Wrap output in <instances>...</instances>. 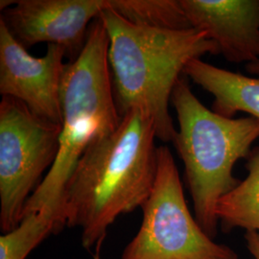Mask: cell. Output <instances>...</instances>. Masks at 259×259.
Here are the masks:
<instances>
[{"label":"cell","instance_id":"6da1fadb","mask_svg":"<svg viewBox=\"0 0 259 259\" xmlns=\"http://www.w3.org/2000/svg\"><path fill=\"white\" fill-rule=\"evenodd\" d=\"M154 123L138 109L118 127L84 151L65 186L60 219L63 229L79 228L83 248L98 246L109 227L148 200L157 172Z\"/></svg>","mask_w":259,"mask_h":259},{"label":"cell","instance_id":"7a4b0ae2","mask_svg":"<svg viewBox=\"0 0 259 259\" xmlns=\"http://www.w3.org/2000/svg\"><path fill=\"white\" fill-rule=\"evenodd\" d=\"M109 37L108 61L114 99L121 117L133 109L154 123L157 139L176 138L169 103L187 64L219 54L204 31L163 30L133 24L111 9L100 15Z\"/></svg>","mask_w":259,"mask_h":259},{"label":"cell","instance_id":"3957f363","mask_svg":"<svg viewBox=\"0 0 259 259\" xmlns=\"http://www.w3.org/2000/svg\"><path fill=\"white\" fill-rule=\"evenodd\" d=\"M108 49L109 37L99 16L90 26L81 54L65 65L59 152L23 213V217L33 213L51 217L57 232L63 230L62 199L77 163L93 141L116 129L122 118L114 99Z\"/></svg>","mask_w":259,"mask_h":259},{"label":"cell","instance_id":"277c9868","mask_svg":"<svg viewBox=\"0 0 259 259\" xmlns=\"http://www.w3.org/2000/svg\"><path fill=\"white\" fill-rule=\"evenodd\" d=\"M170 103L179 123L172 143L185 164L195 218L213 238L219 225L217 204L240 182L233 176V168L239 159L249 157L259 139V119L227 118L207 109L185 75L176 83Z\"/></svg>","mask_w":259,"mask_h":259},{"label":"cell","instance_id":"5b68a950","mask_svg":"<svg viewBox=\"0 0 259 259\" xmlns=\"http://www.w3.org/2000/svg\"><path fill=\"white\" fill-rule=\"evenodd\" d=\"M141 208L139 232L121 259H238L230 247L215 243L190 212L166 146L157 147L156 183Z\"/></svg>","mask_w":259,"mask_h":259},{"label":"cell","instance_id":"8992f818","mask_svg":"<svg viewBox=\"0 0 259 259\" xmlns=\"http://www.w3.org/2000/svg\"><path fill=\"white\" fill-rule=\"evenodd\" d=\"M62 124L44 119L22 102H0V229L15 230L41 177L54 164Z\"/></svg>","mask_w":259,"mask_h":259},{"label":"cell","instance_id":"52a82bcc","mask_svg":"<svg viewBox=\"0 0 259 259\" xmlns=\"http://www.w3.org/2000/svg\"><path fill=\"white\" fill-rule=\"evenodd\" d=\"M108 8L109 0H19L3 10L0 19L26 49L56 45L70 62L81 54L93 20Z\"/></svg>","mask_w":259,"mask_h":259},{"label":"cell","instance_id":"ba28073f","mask_svg":"<svg viewBox=\"0 0 259 259\" xmlns=\"http://www.w3.org/2000/svg\"><path fill=\"white\" fill-rule=\"evenodd\" d=\"M65 49L47 46V54L30 55L0 19V93L27 106L37 116L62 124L61 84Z\"/></svg>","mask_w":259,"mask_h":259},{"label":"cell","instance_id":"9c48e42d","mask_svg":"<svg viewBox=\"0 0 259 259\" xmlns=\"http://www.w3.org/2000/svg\"><path fill=\"white\" fill-rule=\"evenodd\" d=\"M191 27L204 31L231 63L259 62V0H181Z\"/></svg>","mask_w":259,"mask_h":259},{"label":"cell","instance_id":"30bf717a","mask_svg":"<svg viewBox=\"0 0 259 259\" xmlns=\"http://www.w3.org/2000/svg\"><path fill=\"white\" fill-rule=\"evenodd\" d=\"M184 75L214 97L211 110L233 118L239 111L259 119V78L226 70L194 59L185 66Z\"/></svg>","mask_w":259,"mask_h":259},{"label":"cell","instance_id":"8fae6325","mask_svg":"<svg viewBox=\"0 0 259 259\" xmlns=\"http://www.w3.org/2000/svg\"><path fill=\"white\" fill-rule=\"evenodd\" d=\"M248 175L217 204L216 215L223 230L240 228L247 232H259V147L247 157Z\"/></svg>","mask_w":259,"mask_h":259},{"label":"cell","instance_id":"7c38bea8","mask_svg":"<svg viewBox=\"0 0 259 259\" xmlns=\"http://www.w3.org/2000/svg\"><path fill=\"white\" fill-rule=\"evenodd\" d=\"M133 24L182 31L192 29L181 0H109V8Z\"/></svg>","mask_w":259,"mask_h":259},{"label":"cell","instance_id":"4fadbf2b","mask_svg":"<svg viewBox=\"0 0 259 259\" xmlns=\"http://www.w3.org/2000/svg\"><path fill=\"white\" fill-rule=\"evenodd\" d=\"M51 233H57L51 217L33 213L23 217L19 226L0 237V259H25Z\"/></svg>","mask_w":259,"mask_h":259},{"label":"cell","instance_id":"5bb4252c","mask_svg":"<svg viewBox=\"0 0 259 259\" xmlns=\"http://www.w3.org/2000/svg\"><path fill=\"white\" fill-rule=\"evenodd\" d=\"M245 239L253 259H259V232H246Z\"/></svg>","mask_w":259,"mask_h":259},{"label":"cell","instance_id":"9a60e30c","mask_svg":"<svg viewBox=\"0 0 259 259\" xmlns=\"http://www.w3.org/2000/svg\"><path fill=\"white\" fill-rule=\"evenodd\" d=\"M246 70L250 74L259 75V62L247 64V65H246Z\"/></svg>","mask_w":259,"mask_h":259}]
</instances>
